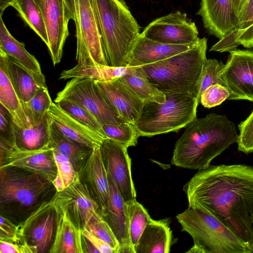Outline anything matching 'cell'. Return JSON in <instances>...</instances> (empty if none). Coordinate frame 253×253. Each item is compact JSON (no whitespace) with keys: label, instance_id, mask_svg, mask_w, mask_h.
Listing matches in <instances>:
<instances>
[{"label":"cell","instance_id":"34","mask_svg":"<svg viewBox=\"0 0 253 253\" xmlns=\"http://www.w3.org/2000/svg\"><path fill=\"white\" fill-rule=\"evenodd\" d=\"M52 103L47 86L41 88L28 101L21 102L30 126L39 123L48 113Z\"/></svg>","mask_w":253,"mask_h":253},{"label":"cell","instance_id":"25","mask_svg":"<svg viewBox=\"0 0 253 253\" xmlns=\"http://www.w3.org/2000/svg\"><path fill=\"white\" fill-rule=\"evenodd\" d=\"M172 237L168 219L151 218L138 241L135 253H168L170 252Z\"/></svg>","mask_w":253,"mask_h":253},{"label":"cell","instance_id":"47","mask_svg":"<svg viewBox=\"0 0 253 253\" xmlns=\"http://www.w3.org/2000/svg\"><path fill=\"white\" fill-rule=\"evenodd\" d=\"M239 45L248 48L253 47V18L248 27L231 42L228 47L227 51L230 52L237 49Z\"/></svg>","mask_w":253,"mask_h":253},{"label":"cell","instance_id":"4","mask_svg":"<svg viewBox=\"0 0 253 253\" xmlns=\"http://www.w3.org/2000/svg\"><path fill=\"white\" fill-rule=\"evenodd\" d=\"M207 41L199 38L190 49L141 67L149 82L164 94H189L198 100L199 83L207 60Z\"/></svg>","mask_w":253,"mask_h":253},{"label":"cell","instance_id":"50","mask_svg":"<svg viewBox=\"0 0 253 253\" xmlns=\"http://www.w3.org/2000/svg\"><path fill=\"white\" fill-rule=\"evenodd\" d=\"M66 3L75 20V5L74 0H65ZM74 20V21H75Z\"/></svg>","mask_w":253,"mask_h":253},{"label":"cell","instance_id":"41","mask_svg":"<svg viewBox=\"0 0 253 253\" xmlns=\"http://www.w3.org/2000/svg\"><path fill=\"white\" fill-rule=\"evenodd\" d=\"M230 92L226 86L215 84L202 92L200 102L204 107L211 108L220 105L228 98Z\"/></svg>","mask_w":253,"mask_h":253},{"label":"cell","instance_id":"17","mask_svg":"<svg viewBox=\"0 0 253 253\" xmlns=\"http://www.w3.org/2000/svg\"><path fill=\"white\" fill-rule=\"evenodd\" d=\"M200 5L197 14L211 35L220 40L238 28V17L232 0H201Z\"/></svg>","mask_w":253,"mask_h":253},{"label":"cell","instance_id":"48","mask_svg":"<svg viewBox=\"0 0 253 253\" xmlns=\"http://www.w3.org/2000/svg\"><path fill=\"white\" fill-rule=\"evenodd\" d=\"M15 0H0V15L2 16L4 10L11 6Z\"/></svg>","mask_w":253,"mask_h":253},{"label":"cell","instance_id":"9","mask_svg":"<svg viewBox=\"0 0 253 253\" xmlns=\"http://www.w3.org/2000/svg\"><path fill=\"white\" fill-rule=\"evenodd\" d=\"M67 99L75 102L90 111L102 124L128 122L110 106L95 82L89 78H74L58 92L54 101Z\"/></svg>","mask_w":253,"mask_h":253},{"label":"cell","instance_id":"46","mask_svg":"<svg viewBox=\"0 0 253 253\" xmlns=\"http://www.w3.org/2000/svg\"><path fill=\"white\" fill-rule=\"evenodd\" d=\"M82 236L87 241L94 253H116V251L103 240L84 228L82 230Z\"/></svg>","mask_w":253,"mask_h":253},{"label":"cell","instance_id":"32","mask_svg":"<svg viewBox=\"0 0 253 253\" xmlns=\"http://www.w3.org/2000/svg\"><path fill=\"white\" fill-rule=\"evenodd\" d=\"M18 12L22 20L46 45L48 38L41 11L34 0H15L11 5Z\"/></svg>","mask_w":253,"mask_h":253},{"label":"cell","instance_id":"29","mask_svg":"<svg viewBox=\"0 0 253 253\" xmlns=\"http://www.w3.org/2000/svg\"><path fill=\"white\" fill-rule=\"evenodd\" d=\"M131 67L77 64L70 69L63 71L59 79L66 80L74 78H83L100 81H110L124 76Z\"/></svg>","mask_w":253,"mask_h":253},{"label":"cell","instance_id":"37","mask_svg":"<svg viewBox=\"0 0 253 253\" xmlns=\"http://www.w3.org/2000/svg\"><path fill=\"white\" fill-rule=\"evenodd\" d=\"M238 17V28L227 36L219 40L211 47L210 51L220 52L227 51L228 47L231 42L248 27L250 22L253 18V0H247L244 2Z\"/></svg>","mask_w":253,"mask_h":253},{"label":"cell","instance_id":"16","mask_svg":"<svg viewBox=\"0 0 253 253\" xmlns=\"http://www.w3.org/2000/svg\"><path fill=\"white\" fill-rule=\"evenodd\" d=\"M56 207L67 211L76 225L82 230L99 207L85 183L80 178L53 198Z\"/></svg>","mask_w":253,"mask_h":253},{"label":"cell","instance_id":"28","mask_svg":"<svg viewBox=\"0 0 253 253\" xmlns=\"http://www.w3.org/2000/svg\"><path fill=\"white\" fill-rule=\"evenodd\" d=\"M0 49L30 71L41 73L40 64L36 58L25 48V44L10 34L0 15Z\"/></svg>","mask_w":253,"mask_h":253},{"label":"cell","instance_id":"51","mask_svg":"<svg viewBox=\"0 0 253 253\" xmlns=\"http://www.w3.org/2000/svg\"><path fill=\"white\" fill-rule=\"evenodd\" d=\"M244 0V1H246V0Z\"/></svg>","mask_w":253,"mask_h":253},{"label":"cell","instance_id":"5","mask_svg":"<svg viewBox=\"0 0 253 253\" xmlns=\"http://www.w3.org/2000/svg\"><path fill=\"white\" fill-rule=\"evenodd\" d=\"M182 231L188 233L193 246L187 253H253L252 248L216 217L195 207L176 215Z\"/></svg>","mask_w":253,"mask_h":253},{"label":"cell","instance_id":"15","mask_svg":"<svg viewBox=\"0 0 253 253\" xmlns=\"http://www.w3.org/2000/svg\"><path fill=\"white\" fill-rule=\"evenodd\" d=\"M39 6L47 30L48 49L54 66L60 62L69 35L68 24L75 18L65 0H34Z\"/></svg>","mask_w":253,"mask_h":253},{"label":"cell","instance_id":"8","mask_svg":"<svg viewBox=\"0 0 253 253\" xmlns=\"http://www.w3.org/2000/svg\"><path fill=\"white\" fill-rule=\"evenodd\" d=\"M78 64L106 65L92 0H74Z\"/></svg>","mask_w":253,"mask_h":253},{"label":"cell","instance_id":"2","mask_svg":"<svg viewBox=\"0 0 253 253\" xmlns=\"http://www.w3.org/2000/svg\"><path fill=\"white\" fill-rule=\"evenodd\" d=\"M175 143L171 164L190 169L201 170L231 144L238 134L233 122L225 115L214 113L196 118L186 127Z\"/></svg>","mask_w":253,"mask_h":253},{"label":"cell","instance_id":"21","mask_svg":"<svg viewBox=\"0 0 253 253\" xmlns=\"http://www.w3.org/2000/svg\"><path fill=\"white\" fill-rule=\"evenodd\" d=\"M48 114L53 124L69 139L92 149L100 147L106 139L88 126L70 115L53 102Z\"/></svg>","mask_w":253,"mask_h":253},{"label":"cell","instance_id":"10","mask_svg":"<svg viewBox=\"0 0 253 253\" xmlns=\"http://www.w3.org/2000/svg\"><path fill=\"white\" fill-rule=\"evenodd\" d=\"M0 168L15 167L36 173L52 182L57 174L53 149L49 145L36 150L12 146L0 140Z\"/></svg>","mask_w":253,"mask_h":253},{"label":"cell","instance_id":"33","mask_svg":"<svg viewBox=\"0 0 253 253\" xmlns=\"http://www.w3.org/2000/svg\"><path fill=\"white\" fill-rule=\"evenodd\" d=\"M128 214L129 244L132 253L138 241L152 218L146 209L136 200L127 203Z\"/></svg>","mask_w":253,"mask_h":253},{"label":"cell","instance_id":"31","mask_svg":"<svg viewBox=\"0 0 253 253\" xmlns=\"http://www.w3.org/2000/svg\"><path fill=\"white\" fill-rule=\"evenodd\" d=\"M119 79L144 102L162 103L166 100V94L149 82L141 66L132 67Z\"/></svg>","mask_w":253,"mask_h":253},{"label":"cell","instance_id":"40","mask_svg":"<svg viewBox=\"0 0 253 253\" xmlns=\"http://www.w3.org/2000/svg\"><path fill=\"white\" fill-rule=\"evenodd\" d=\"M224 66L225 64L222 61L219 62L215 59H207L204 64L199 83L198 94L199 103L201 94L210 85L218 84L225 86L220 75V72Z\"/></svg>","mask_w":253,"mask_h":253},{"label":"cell","instance_id":"38","mask_svg":"<svg viewBox=\"0 0 253 253\" xmlns=\"http://www.w3.org/2000/svg\"><path fill=\"white\" fill-rule=\"evenodd\" d=\"M106 136L127 147L135 146L139 137L134 124L125 122L120 124L102 125Z\"/></svg>","mask_w":253,"mask_h":253},{"label":"cell","instance_id":"11","mask_svg":"<svg viewBox=\"0 0 253 253\" xmlns=\"http://www.w3.org/2000/svg\"><path fill=\"white\" fill-rule=\"evenodd\" d=\"M57 208L53 199L41 203L18 225L20 238L38 253L48 252L53 242L57 223Z\"/></svg>","mask_w":253,"mask_h":253},{"label":"cell","instance_id":"42","mask_svg":"<svg viewBox=\"0 0 253 253\" xmlns=\"http://www.w3.org/2000/svg\"><path fill=\"white\" fill-rule=\"evenodd\" d=\"M238 150L246 154L253 153V110L238 125Z\"/></svg>","mask_w":253,"mask_h":253},{"label":"cell","instance_id":"27","mask_svg":"<svg viewBox=\"0 0 253 253\" xmlns=\"http://www.w3.org/2000/svg\"><path fill=\"white\" fill-rule=\"evenodd\" d=\"M52 120L47 113L38 124L21 128L14 125L16 147L36 150L49 145Z\"/></svg>","mask_w":253,"mask_h":253},{"label":"cell","instance_id":"23","mask_svg":"<svg viewBox=\"0 0 253 253\" xmlns=\"http://www.w3.org/2000/svg\"><path fill=\"white\" fill-rule=\"evenodd\" d=\"M56 208L57 218L55 234L48 252L84 253L82 229L73 222L67 211Z\"/></svg>","mask_w":253,"mask_h":253},{"label":"cell","instance_id":"13","mask_svg":"<svg viewBox=\"0 0 253 253\" xmlns=\"http://www.w3.org/2000/svg\"><path fill=\"white\" fill-rule=\"evenodd\" d=\"M141 34L152 40L169 44L193 45L199 39L195 23L180 11L156 19Z\"/></svg>","mask_w":253,"mask_h":253},{"label":"cell","instance_id":"26","mask_svg":"<svg viewBox=\"0 0 253 253\" xmlns=\"http://www.w3.org/2000/svg\"><path fill=\"white\" fill-rule=\"evenodd\" d=\"M8 60L10 78L21 102L28 101L41 88L47 86L42 73L30 71L9 56Z\"/></svg>","mask_w":253,"mask_h":253},{"label":"cell","instance_id":"12","mask_svg":"<svg viewBox=\"0 0 253 253\" xmlns=\"http://www.w3.org/2000/svg\"><path fill=\"white\" fill-rule=\"evenodd\" d=\"M221 79L230 92L228 100L253 102V50L230 51Z\"/></svg>","mask_w":253,"mask_h":253},{"label":"cell","instance_id":"6","mask_svg":"<svg viewBox=\"0 0 253 253\" xmlns=\"http://www.w3.org/2000/svg\"><path fill=\"white\" fill-rule=\"evenodd\" d=\"M164 102H145L134 125L139 136L177 131L197 118L199 103L196 98L186 94H166Z\"/></svg>","mask_w":253,"mask_h":253},{"label":"cell","instance_id":"36","mask_svg":"<svg viewBox=\"0 0 253 253\" xmlns=\"http://www.w3.org/2000/svg\"><path fill=\"white\" fill-rule=\"evenodd\" d=\"M56 103L74 118L88 126L103 137L105 135L102 124L90 111L81 105L70 100L63 99Z\"/></svg>","mask_w":253,"mask_h":253},{"label":"cell","instance_id":"24","mask_svg":"<svg viewBox=\"0 0 253 253\" xmlns=\"http://www.w3.org/2000/svg\"><path fill=\"white\" fill-rule=\"evenodd\" d=\"M0 102L11 114L15 124L21 128L30 126L21 100L11 81L8 55L0 49Z\"/></svg>","mask_w":253,"mask_h":253},{"label":"cell","instance_id":"14","mask_svg":"<svg viewBox=\"0 0 253 253\" xmlns=\"http://www.w3.org/2000/svg\"><path fill=\"white\" fill-rule=\"evenodd\" d=\"M127 147L110 138L100 146L103 163L109 175L126 203L136 200Z\"/></svg>","mask_w":253,"mask_h":253},{"label":"cell","instance_id":"18","mask_svg":"<svg viewBox=\"0 0 253 253\" xmlns=\"http://www.w3.org/2000/svg\"><path fill=\"white\" fill-rule=\"evenodd\" d=\"M95 82L114 110L126 121L134 124L145 102L119 78Z\"/></svg>","mask_w":253,"mask_h":253},{"label":"cell","instance_id":"43","mask_svg":"<svg viewBox=\"0 0 253 253\" xmlns=\"http://www.w3.org/2000/svg\"><path fill=\"white\" fill-rule=\"evenodd\" d=\"M15 123L9 112L0 104V140L16 147Z\"/></svg>","mask_w":253,"mask_h":253},{"label":"cell","instance_id":"35","mask_svg":"<svg viewBox=\"0 0 253 253\" xmlns=\"http://www.w3.org/2000/svg\"><path fill=\"white\" fill-rule=\"evenodd\" d=\"M53 155L57 168V174L52 181L57 192H61L79 178L78 172L67 157L53 150Z\"/></svg>","mask_w":253,"mask_h":253},{"label":"cell","instance_id":"19","mask_svg":"<svg viewBox=\"0 0 253 253\" xmlns=\"http://www.w3.org/2000/svg\"><path fill=\"white\" fill-rule=\"evenodd\" d=\"M78 173L80 180L87 186L103 215L107 208L109 185L100 147L92 149Z\"/></svg>","mask_w":253,"mask_h":253},{"label":"cell","instance_id":"45","mask_svg":"<svg viewBox=\"0 0 253 253\" xmlns=\"http://www.w3.org/2000/svg\"><path fill=\"white\" fill-rule=\"evenodd\" d=\"M0 253H38L37 250L21 239L15 242L0 240Z\"/></svg>","mask_w":253,"mask_h":253},{"label":"cell","instance_id":"7","mask_svg":"<svg viewBox=\"0 0 253 253\" xmlns=\"http://www.w3.org/2000/svg\"><path fill=\"white\" fill-rule=\"evenodd\" d=\"M1 205L31 208L48 193L52 182L40 175L15 167L0 168Z\"/></svg>","mask_w":253,"mask_h":253},{"label":"cell","instance_id":"22","mask_svg":"<svg viewBox=\"0 0 253 253\" xmlns=\"http://www.w3.org/2000/svg\"><path fill=\"white\" fill-rule=\"evenodd\" d=\"M194 44L163 43L148 39L141 33L131 50L128 66H142L159 62L185 51Z\"/></svg>","mask_w":253,"mask_h":253},{"label":"cell","instance_id":"49","mask_svg":"<svg viewBox=\"0 0 253 253\" xmlns=\"http://www.w3.org/2000/svg\"><path fill=\"white\" fill-rule=\"evenodd\" d=\"M233 8L236 14H238L243 5V0H232Z\"/></svg>","mask_w":253,"mask_h":253},{"label":"cell","instance_id":"3","mask_svg":"<svg viewBox=\"0 0 253 253\" xmlns=\"http://www.w3.org/2000/svg\"><path fill=\"white\" fill-rule=\"evenodd\" d=\"M106 65L127 67L140 26L124 0H92Z\"/></svg>","mask_w":253,"mask_h":253},{"label":"cell","instance_id":"30","mask_svg":"<svg viewBox=\"0 0 253 253\" xmlns=\"http://www.w3.org/2000/svg\"><path fill=\"white\" fill-rule=\"evenodd\" d=\"M49 146L68 158L78 172L92 150V149L65 136L53 123Z\"/></svg>","mask_w":253,"mask_h":253},{"label":"cell","instance_id":"1","mask_svg":"<svg viewBox=\"0 0 253 253\" xmlns=\"http://www.w3.org/2000/svg\"><path fill=\"white\" fill-rule=\"evenodd\" d=\"M188 207L210 213L248 245L253 252V167L210 165L184 185Z\"/></svg>","mask_w":253,"mask_h":253},{"label":"cell","instance_id":"20","mask_svg":"<svg viewBox=\"0 0 253 253\" xmlns=\"http://www.w3.org/2000/svg\"><path fill=\"white\" fill-rule=\"evenodd\" d=\"M109 190L106 211L102 215L119 244L118 253H132L129 244L127 204L111 177L108 175Z\"/></svg>","mask_w":253,"mask_h":253},{"label":"cell","instance_id":"44","mask_svg":"<svg viewBox=\"0 0 253 253\" xmlns=\"http://www.w3.org/2000/svg\"><path fill=\"white\" fill-rule=\"evenodd\" d=\"M21 240L18 235V225L9 219L0 215V240L15 242Z\"/></svg>","mask_w":253,"mask_h":253},{"label":"cell","instance_id":"39","mask_svg":"<svg viewBox=\"0 0 253 253\" xmlns=\"http://www.w3.org/2000/svg\"><path fill=\"white\" fill-rule=\"evenodd\" d=\"M84 228L108 244L118 253L119 242L100 211L93 214Z\"/></svg>","mask_w":253,"mask_h":253}]
</instances>
